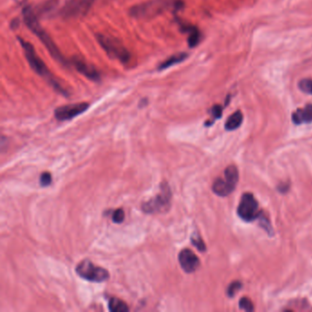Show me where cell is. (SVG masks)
<instances>
[{
  "instance_id": "obj_2",
  "label": "cell",
  "mask_w": 312,
  "mask_h": 312,
  "mask_svg": "<svg viewBox=\"0 0 312 312\" xmlns=\"http://www.w3.org/2000/svg\"><path fill=\"white\" fill-rule=\"evenodd\" d=\"M23 18L26 25L31 29V31L38 36L40 41L43 43L46 49L49 50V54L54 58L55 61L60 62L63 65L67 64V61L61 54L60 49L56 46L55 43L52 41L49 34L43 30V27L40 24L38 20L37 16L32 10L31 6H26L23 9Z\"/></svg>"
},
{
  "instance_id": "obj_25",
  "label": "cell",
  "mask_w": 312,
  "mask_h": 312,
  "mask_svg": "<svg viewBox=\"0 0 312 312\" xmlns=\"http://www.w3.org/2000/svg\"><path fill=\"white\" fill-rule=\"evenodd\" d=\"M242 288V284L240 282H233L229 288H228V295L229 297H233L235 293L238 291L240 288Z\"/></svg>"
},
{
  "instance_id": "obj_22",
  "label": "cell",
  "mask_w": 312,
  "mask_h": 312,
  "mask_svg": "<svg viewBox=\"0 0 312 312\" xmlns=\"http://www.w3.org/2000/svg\"><path fill=\"white\" fill-rule=\"evenodd\" d=\"M51 180H52L51 174L48 172H43L40 178V183L42 187H48L51 184Z\"/></svg>"
},
{
  "instance_id": "obj_18",
  "label": "cell",
  "mask_w": 312,
  "mask_h": 312,
  "mask_svg": "<svg viewBox=\"0 0 312 312\" xmlns=\"http://www.w3.org/2000/svg\"><path fill=\"white\" fill-rule=\"evenodd\" d=\"M299 88L302 92L312 95V80H300V83H299Z\"/></svg>"
},
{
  "instance_id": "obj_19",
  "label": "cell",
  "mask_w": 312,
  "mask_h": 312,
  "mask_svg": "<svg viewBox=\"0 0 312 312\" xmlns=\"http://www.w3.org/2000/svg\"><path fill=\"white\" fill-rule=\"evenodd\" d=\"M191 244L195 246L196 248L201 252L206 251V245L202 239L198 234H193L191 236Z\"/></svg>"
},
{
  "instance_id": "obj_15",
  "label": "cell",
  "mask_w": 312,
  "mask_h": 312,
  "mask_svg": "<svg viewBox=\"0 0 312 312\" xmlns=\"http://www.w3.org/2000/svg\"><path fill=\"white\" fill-rule=\"evenodd\" d=\"M187 57H188V54L185 53V52H180V53H177V54L171 56L170 58H168L162 63L159 64V70H164V69H167V68L172 67L175 64H178V63H179L181 61H185Z\"/></svg>"
},
{
  "instance_id": "obj_1",
  "label": "cell",
  "mask_w": 312,
  "mask_h": 312,
  "mask_svg": "<svg viewBox=\"0 0 312 312\" xmlns=\"http://www.w3.org/2000/svg\"><path fill=\"white\" fill-rule=\"evenodd\" d=\"M19 43L24 50L25 57L29 62L31 69L43 79L46 80L50 86H52L56 91L63 95H68L67 91L61 86V84L57 81L52 74L49 72V68L45 64V62L42 60V58L38 55L34 47L28 42L19 38Z\"/></svg>"
},
{
  "instance_id": "obj_7",
  "label": "cell",
  "mask_w": 312,
  "mask_h": 312,
  "mask_svg": "<svg viewBox=\"0 0 312 312\" xmlns=\"http://www.w3.org/2000/svg\"><path fill=\"white\" fill-rule=\"evenodd\" d=\"M96 0H68L61 7V17L65 19H79L86 16Z\"/></svg>"
},
{
  "instance_id": "obj_6",
  "label": "cell",
  "mask_w": 312,
  "mask_h": 312,
  "mask_svg": "<svg viewBox=\"0 0 312 312\" xmlns=\"http://www.w3.org/2000/svg\"><path fill=\"white\" fill-rule=\"evenodd\" d=\"M76 273L82 278L90 282L102 283L109 278V272L107 270L95 266L90 260H84L76 267Z\"/></svg>"
},
{
  "instance_id": "obj_12",
  "label": "cell",
  "mask_w": 312,
  "mask_h": 312,
  "mask_svg": "<svg viewBox=\"0 0 312 312\" xmlns=\"http://www.w3.org/2000/svg\"><path fill=\"white\" fill-rule=\"evenodd\" d=\"M73 65L80 74L86 76L87 79L91 80L93 82H97L101 79L100 73L98 72L97 69L82 59L74 58L73 60Z\"/></svg>"
},
{
  "instance_id": "obj_20",
  "label": "cell",
  "mask_w": 312,
  "mask_h": 312,
  "mask_svg": "<svg viewBox=\"0 0 312 312\" xmlns=\"http://www.w3.org/2000/svg\"><path fill=\"white\" fill-rule=\"evenodd\" d=\"M239 307L241 310H244L245 312H251L254 311V305H253L251 300L246 297L240 300Z\"/></svg>"
},
{
  "instance_id": "obj_13",
  "label": "cell",
  "mask_w": 312,
  "mask_h": 312,
  "mask_svg": "<svg viewBox=\"0 0 312 312\" xmlns=\"http://www.w3.org/2000/svg\"><path fill=\"white\" fill-rule=\"evenodd\" d=\"M292 121L296 125L312 122V104H307L304 108L295 111L292 114Z\"/></svg>"
},
{
  "instance_id": "obj_4",
  "label": "cell",
  "mask_w": 312,
  "mask_h": 312,
  "mask_svg": "<svg viewBox=\"0 0 312 312\" xmlns=\"http://www.w3.org/2000/svg\"><path fill=\"white\" fill-rule=\"evenodd\" d=\"M172 191L167 182L160 184V192L156 197L144 202L141 206L142 211L147 215L162 214L171 208Z\"/></svg>"
},
{
  "instance_id": "obj_10",
  "label": "cell",
  "mask_w": 312,
  "mask_h": 312,
  "mask_svg": "<svg viewBox=\"0 0 312 312\" xmlns=\"http://www.w3.org/2000/svg\"><path fill=\"white\" fill-rule=\"evenodd\" d=\"M178 262L186 273H193L200 267V259L190 249H183L178 254Z\"/></svg>"
},
{
  "instance_id": "obj_21",
  "label": "cell",
  "mask_w": 312,
  "mask_h": 312,
  "mask_svg": "<svg viewBox=\"0 0 312 312\" xmlns=\"http://www.w3.org/2000/svg\"><path fill=\"white\" fill-rule=\"evenodd\" d=\"M112 220L115 223H122L125 220V213L123 209H117L113 215H112Z\"/></svg>"
},
{
  "instance_id": "obj_23",
  "label": "cell",
  "mask_w": 312,
  "mask_h": 312,
  "mask_svg": "<svg viewBox=\"0 0 312 312\" xmlns=\"http://www.w3.org/2000/svg\"><path fill=\"white\" fill-rule=\"evenodd\" d=\"M258 219L260 221V225L263 227L264 229L267 231V233H270L271 232H273L272 226L270 225L269 221L266 216H264L263 214H261Z\"/></svg>"
},
{
  "instance_id": "obj_9",
  "label": "cell",
  "mask_w": 312,
  "mask_h": 312,
  "mask_svg": "<svg viewBox=\"0 0 312 312\" xmlns=\"http://www.w3.org/2000/svg\"><path fill=\"white\" fill-rule=\"evenodd\" d=\"M88 108L89 104L85 102L66 104L56 108L54 111V117L59 121H68L85 113Z\"/></svg>"
},
{
  "instance_id": "obj_16",
  "label": "cell",
  "mask_w": 312,
  "mask_h": 312,
  "mask_svg": "<svg viewBox=\"0 0 312 312\" xmlns=\"http://www.w3.org/2000/svg\"><path fill=\"white\" fill-rule=\"evenodd\" d=\"M184 31L189 33V38H188V43L190 48H193L197 46L200 41H201V33L198 29H196L195 27L192 26H184Z\"/></svg>"
},
{
  "instance_id": "obj_17",
  "label": "cell",
  "mask_w": 312,
  "mask_h": 312,
  "mask_svg": "<svg viewBox=\"0 0 312 312\" xmlns=\"http://www.w3.org/2000/svg\"><path fill=\"white\" fill-rule=\"evenodd\" d=\"M108 307L111 312H129V309L128 305L117 298H110L108 302Z\"/></svg>"
},
{
  "instance_id": "obj_5",
  "label": "cell",
  "mask_w": 312,
  "mask_h": 312,
  "mask_svg": "<svg viewBox=\"0 0 312 312\" xmlns=\"http://www.w3.org/2000/svg\"><path fill=\"white\" fill-rule=\"evenodd\" d=\"M238 170L235 166L230 165L224 171V178H219L213 185V190L216 195L225 197L233 192L238 182Z\"/></svg>"
},
{
  "instance_id": "obj_3",
  "label": "cell",
  "mask_w": 312,
  "mask_h": 312,
  "mask_svg": "<svg viewBox=\"0 0 312 312\" xmlns=\"http://www.w3.org/2000/svg\"><path fill=\"white\" fill-rule=\"evenodd\" d=\"M96 40L106 54L112 59L127 63L130 61V52L120 40L112 35L96 34Z\"/></svg>"
},
{
  "instance_id": "obj_11",
  "label": "cell",
  "mask_w": 312,
  "mask_h": 312,
  "mask_svg": "<svg viewBox=\"0 0 312 312\" xmlns=\"http://www.w3.org/2000/svg\"><path fill=\"white\" fill-rule=\"evenodd\" d=\"M162 7H164V3L160 1H153L149 3H145L142 5H138L131 9V14L134 17H147V16H153L157 13L162 11Z\"/></svg>"
},
{
  "instance_id": "obj_8",
  "label": "cell",
  "mask_w": 312,
  "mask_h": 312,
  "mask_svg": "<svg viewBox=\"0 0 312 312\" xmlns=\"http://www.w3.org/2000/svg\"><path fill=\"white\" fill-rule=\"evenodd\" d=\"M237 214L245 222H253L259 218L262 213L259 212L258 202L252 193L243 194L237 208Z\"/></svg>"
},
{
  "instance_id": "obj_14",
  "label": "cell",
  "mask_w": 312,
  "mask_h": 312,
  "mask_svg": "<svg viewBox=\"0 0 312 312\" xmlns=\"http://www.w3.org/2000/svg\"><path fill=\"white\" fill-rule=\"evenodd\" d=\"M243 118L244 117H243V114L241 111L238 110L234 112L232 116L228 117L225 125H224V128L227 131H233V130L238 129L243 123Z\"/></svg>"
},
{
  "instance_id": "obj_24",
  "label": "cell",
  "mask_w": 312,
  "mask_h": 312,
  "mask_svg": "<svg viewBox=\"0 0 312 312\" xmlns=\"http://www.w3.org/2000/svg\"><path fill=\"white\" fill-rule=\"evenodd\" d=\"M210 113H211L212 117L214 118V120L219 119L222 117V114H223V106H221L219 104H216L211 109Z\"/></svg>"
}]
</instances>
